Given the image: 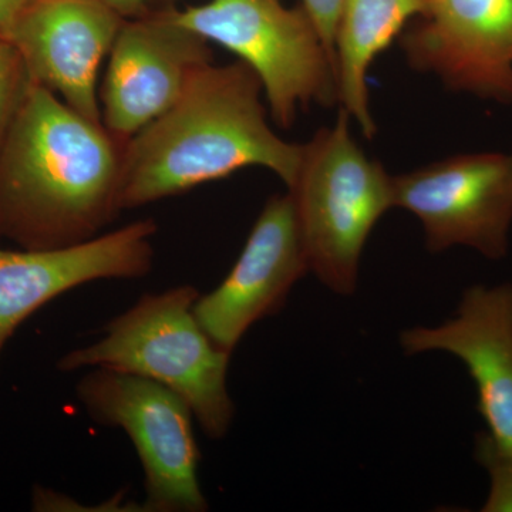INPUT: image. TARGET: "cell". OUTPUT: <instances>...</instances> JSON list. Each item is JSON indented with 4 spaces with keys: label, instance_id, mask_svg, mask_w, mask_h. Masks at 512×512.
Masks as SVG:
<instances>
[{
    "label": "cell",
    "instance_id": "6da1fadb",
    "mask_svg": "<svg viewBox=\"0 0 512 512\" xmlns=\"http://www.w3.org/2000/svg\"><path fill=\"white\" fill-rule=\"evenodd\" d=\"M126 141L30 84L0 146V237L72 247L119 217Z\"/></svg>",
    "mask_w": 512,
    "mask_h": 512
},
{
    "label": "cell",
    "instance_id": "7a4b0ae2",
    "mask_svg": "<svg viewBox=\"0 0 512 512\" xmlns=\"http://www.w3.org/2000/svg\"><path fill=\"white\" fill-rule=\"evenodd\" d=\"M261 92L258 76L241 60L204 67L173 107L124 143L123 211L183 194L247 167H264L291 188L303 146L275 134Z\"/></svg>",
    "mask_w": 512,
    "mask_h": 512
},
{
    "label": "cell",
    "instance_id": "3957f363",
    "mask_svg": "<svg viewBox=\"0 0 512 512\" xmlns=\"http://www.w3.org/2000/svg\"><path fill=\"white\" fill-rule=\"evenodd\" d=\"M200 292L180 285L146 293L107 323L103 338L57 362L60 372L117 370L173 390L211 440L227 436L235 404L228 392L231 353L215 345L194 315Z\"/></svg>",
    "mask_w": 512,
    "mask_h": 512
},
{
    "label": "cell",
    "instance_id": "277c9868",
    "mask_svg": "<svg viewBox=\"0 0 512 512\" xmlns=\"http://www.w3.org/2000/svg\"><path fill=\"white\" fill-rule=\"evenodd\" d=\"M348 111L303 144L289 188L309 271L339 295L356 291L360 256L393 202V177L366 156L349 130Z\"/></svg>",
    "mask_w": 512,
    "mask_h": 512
},
{
    "label": "cell",
    "instance_id": "5b68a950",
    "mask_svg": "<svg viewBox=\"0 0 512 512\" xmlns=\"http://www.w3.org/2000/svg\"><path fill=\"white\" fill-rule=\"evenodd\" d=\"M185 28L247 63L262 84L272 117L289 128L299 109L338 100L335 67L303 6L282 0H211L174 10Z\"/></svg>",
    "mask_w": 512,
    "mask_h": 512
},
{
    "label": "cell",
    "instance_id": "8992f818",
    "mask_svg": "<svg viewBox=\"0 0 512 512\" xmlns=\"http://www.w3.org/2000/svg\"><path fill=\"white\" fill-rule=\"evenodd\" d=\"M76 396L90 419L121 429L144 471L148 512H204L198 480L200 448L190 406L163 384L96 367L77 383Z\"/></svg>",
    "mask_w": 512,
    "mask_h": 512
},
{
    "label": "cell",
    "instance_id": "52a82bcc",
    "mask_svg": "<svg viewBox=\"0 0 512 512\" xmlns=\"http://www.w3.org/2000/svg\"><path fill=\"white\" fill-rule=\"evenodd\" d=\"M393 202L419 218L431 252L460 245L503 259L512 225V154H463L397 175Z\"/></svg>",
    "mask_w": 512,
    "mask_h": 512
},
{
    "label": "cell",
    "instance_id": "ba28073f",
    "mask_svg": "<svg viewBox=\"0 0 512 512\" xmlns=\"http://www.w3.org/2000/svg\"><path fill=\"white\" fill-rule=\"evenodd\" d=\"M208 43L181 25L174 10L124 19L101 89L104 127L127 141L173 107L212 63Z\"/></svg>",
    "mask_w": 512,
    "mask_h": 512
},
{
    "label": "cell",
    "instance_id": "9c48e42d",
    "mask_svg": "<svg viewBox=\"0 0 512 512\" xmlns=\"http://www.w3.org/2000/svg\"><path fill=\"white\" fill-rule=\"evenodd\" d=\"M400 45L414 70L448 89L512 104V0H426Z\"/></svg>",
    "mask_w": 512,
    "mask_h": 512
},
{
    "label": "cell",
    "instance_id": "30bf717a",
    "mask_svg": "<svg viewBox=\"0 0 512 512\" xmlns=\"http://www.w3.org/2000/svg\"><path fill=\"white\" fill-rule=\"evenodd\" d=\"M309 272L292 195H274L255 221L241 255L194 315L215 345L232 353L252 326L284 308Z\"/></svg>",
    "mask_w": 512,
    "mask_h": 512
},
{
    "label": "cell",
    "instance_id": "8fae6325",
    "mask_svg": "<svg viewBox=\"0 0 512 512\" xmlns=\"http://www.w3.org/2000/svg\"><path fill=\"white\" fill-rule=\"evenodd\" d=\"M157 229L148 218L72 247L0 248V356L16 329L57 296L90 282L150 274Z\"/></svg>",
    "mask_w": 512,
    "mask_h": 512
},
{
    "label": "cell",
    "instance_id": "7c38bea8",
    "mask_svg": "<svg viewBox=\"0 0 512 512\" xmlns=\"http://www.w3.org/2000/svg\"><path fill=\"white\" fill-rule=\"evenodd\" d=\"M123 20L96 0H30L9 40L33 82L86 119L103 123L97 76Z\"/></svg>",
    "mask_w": 512,
    "mask_h": 512
},
{
    "label": "cell",
    "instance_id": "4fadbf2b",
    "mask_svg": "<svg viewBox=\"0 0 512 512\" xmlns=\"http://www.w3.org/2000/svg\"><path fill=\"white\" fill-rule=\"evenodd\" d=\"M407 355L451 353L477 387V409L498 447L512 453V284L466 289L457 315L434 328L404 330Z\"/></svg>",
    "mask_w": 512,
    "mask_h": 512
},
{
    "label": "cell",
    "instance_id": "5bb4252c",
    "mask_svg": "<svg viewBox=\"0 0 512 512\" xmlns=\"http://www.w3.org/2000/svg\"><path fill=\"white\" fill-rule=\"evenodd\" d=\"M424 13L426 0H343L335 35L338 99L369 140L377 131L367 90L370 64Z\"/></svg>",
    "mask_w": 512,
    "mask_h": 512
},
{
    "label": "cell",
    "instance_id": "9a60e30c",
    "mask_svg": "<svg viewBox=\"0 0 512 512\" xmlns=\"http://www.w3.org/2000/svg\"><path fill=\"white\" fill-rule=\"evenodd\" d=\"M32 82L18 47L0 37V146Z\"/></svg>",
    "mask_w": 512,
    "mask_h": 512
},
{
    "label": "cell",
    "instance_id": "2e32d148",
    "mask_svg": "<svg viewBox=\"0 0 512 512\" xmlns=\"http://www.w3.org/2000/svg\"><path fill=\"white\" fill-rule=\"evenodd\" d=\"M476 457L490 476V493L483 511L512 512V453L498 447L490 434L480 433L476 440Z\"/></svg>",
    "mask_w": 512,
    "mask_h": 512
},
{
    "label": "cell",
    "instance_id": "e0dca14e",
    "mask_svg": "<svg viewBox=\"0 0 512 512\" xmlns=\"http://www.w3.org/2000/svg\"><path fill=\"white\" fill-rule=\"evenodd\" d=\"M342 5L343 0H302L303 8L311 16L320 37H322L323 45L328 50L330 60L335 67V74V35Z\"/></svg>",
    "mask_w": 512,
    "mask_h": 512
},
{
    "label": "cell",
    "instance_id": "ac0fdd59",
    "mask_svg": "<svg viewBox=\"0 0 512 512\" xmlns=\"http://www.w3.org/2000/svg\"><path fill=\"white\" fill-rule=\"evenodd\" d=\"M96 2L119 13L121 18L130 19L150 12L153 0H96Z\"/></svg>",
    "mask_w": 512,
    "mask_h": 512
},
{
    "label": "cell",
    "instance_id": "d6986e66",
    "mask_svg": "<svg viewBox=\"0 0 512 512\" xmlns=\"http://www.w3.org/2000/svg\"><path fill=\"white\" fill-rule=\"evenodd\" d=\"M29 2L30 0H0V37L9 39L10 30Z\"/></svg>",
    "mask_w": 512,
    "mask_h": 512
}]
</instances>
